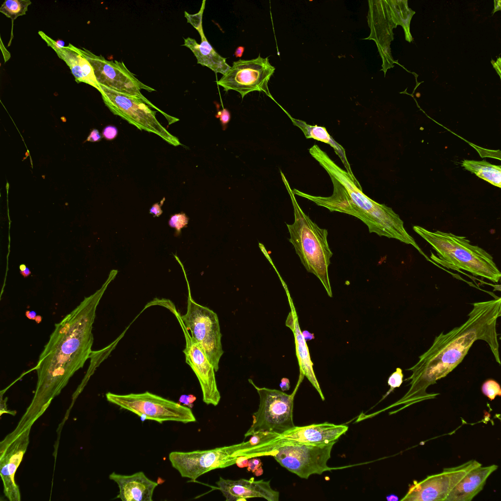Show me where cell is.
<instances>
[{
	"mask_svg": "<svg viewBox=\"0 0 501 501\" xmlns=\"http://www.w3.org/2000/svg\"><path fill=\"white\" fill-rule=\"evenodd\" d=\"M115 277L110 273L99 290L85 297L79 305L55 324L37 365L32 369L37 373L36 387L31 403L17 425L18 428H31L72 376L90 358L96 308L108 284Z\"/></svg>",
	"mask_w": 501,
	"mask_h": 501,
	"instance_id": "6da1fadb",
	"label": "cell"
},
{
	"mask_svg": "<svg viewBox=\"0 0 501 501\" xmlns=\"http://www.w3.org/2000/svg\"><path fill=\"white\" fill-rule=\"evenodd\" d=\"M473 306L464 323L447 334L442 332L435 338L430 349L419 357V361L408 369L412 374L405 381L410 382V387L391 407L404 405L403 409L434 398L438 394H428V387L451 372L478 340L486 341L496 360L500 359L496 323L501 315V301L495 299L476 302Z\"/></svg>",
	"mask_w": 501,
	"mask_h": 501,
	"instance_id": "7a4b0ae2",
	"label": "cell"
},
{
	"mask_svg": "<svg viewBox=\"0 0 501 501\" xmlns=\"http://www.w3.org/2000/svg\"><path fill=\"white\" fill-rule=\"evenodd\" d=\"M334 190L329 197L303 193L302 197L330 211L354 216L366 225L370 233L397 239L411 245L426 257L414 239L407 232L403 221L391 207L373 201L357 185L347 171L341 169L334 178L330 177Z\"/></svg>",
	"mask_w": 501,
	"mask_h": 501,
	"instance_id": "3957f363",
	"label": "cell"
},
{
	"mask_svg": "<svg viewBox=\"0 0 501 501\" xmlns=\"http://www.w3.org/2000/svg\"><path fill=\"white\" fill-rule=\"evenodd\" d=\"M413 230L436 252L435 261L448 269H462L474 275L498 283L501 273L493 257L481 248L473 245L463 236L439 230L431 231L415 226Z\"/></svg>",
	"mask_w": 501,
	"mask_h": 501,
	"instance_id": "277c9868",
	"label": "cell"
},
{
	"mask_svg": "<svg viewBox=\"0 0 501 501\" xmlns=\"http://www.w3.org/2000/svg\"><path fill=\"white\" fill-rule=\"evenodd\" d=\"M292 201L295 221L292 224H287L289 241L307 271L319 280L332 297L328 267L333 253L327 241L328 231L319 227L305 214L294 198Z\"/></svg>",
	"mask_w": 501,
	"mask_h": 501,
	"instance_id": "5b68a950",
	"label": "cell"
},
{
	"mask_svg": "<svg viewBox=\"0 0 501 501\" xmlns=\"http://www.w3.org/2000/svg\"><path fill=\"white\" fill-rule=\"evenodd\" d=\"M106 397L109 402L139 416L142 421L151 420L161 424L172 421L186 424L196 421L191 408L149 391L124 395L109 392Z\"/></svg>",
	"mask_w": 501,
	"mask_h": 501,
	"instance_id": "8992f818",
	"label": "cell"
},
{
	"mask_svg": "<svg viewBox=\"0 0 501 501\" xmlns=\"http://www.w3.org/2000/svg\"><path fill=\"white\" fill-rule=\"evenodd\" d=\"M188 287L187 310L181 318L193 340L201 348L215 371L219 368L224 354L222 334L217 315L209 308L196 303L192 298L189 285L182 264L181 265Z\"/></svg>",
	"mask_w": 501,
	"mask_h": 501,
	"instance_id": "52a82bcc",
	"label": "cell"
},
{
	"mask_svg": "<svg viewBox=\"0 0 501 501\" xmlns=\"http://www.w3.org/2000/svg\"><path fill=\"white\" fill-rule=\"evenodd\" d=\"M249 382L259 396L258 410L252 414V423L244 435V439L260 431L282 435L296 426L293 422L295 392L288 394L282 391L257 387L251 379Z\"/></svg>",
	"mask_w": 501,
	"mask_h": 501,
	"instance_id": "ba28073f",
	"label": "cell"
},
{
	"mask_svg": "<svg viewBox=\"0 0 501 501\" xmlns=\"http://www.w3.org/2000/svg\"><path fill=\"white\" fill-rule=\"evenodd\" d=\"M98 91L104 104L114 114L140 130L158 135L171 145H181L178 138L159 123L156 117V112L141 99L122 94L101 85H99Z\"/></svg>",
	"mask_w": 501,
	"mask_h": 501,
	"instance_id": "9c48e42d",
	"label": "cell"
},
{
	"mask_svg": "<svg viewBox=\"0 0 501 501\" xmlns=\"http://www.w3.org/2000/svg\"><path fill=\"white\" fill-rule=\"evenodd\" d=\"M78 50L90 63L99 85L129 96L139 98L151 108L162 114L168 123L174 120V117L159 110L142 94L140 92L142 89L149 92L156 90L138 80L123 62L107 60L101 55H96L83 47L78 48Z\"/></svg>",
	"mask_w": 501,
	"mask_h": 501,
	"instance_id": "30bf717a",
	"label": "cell"
},
{
	"mask_svg": "<svg viewBox=\"0 0 501 501\" xmlns=\"http://www.w3.org/2000/svg\"><path fill=\"white\" fill-rule=\"evenodd\" d=\"M336 442L309 444L287 440L276 449L272 456L289 471L302 478L308 479L312 475H321L336 469L327 464Z\"/></svg>",
	"mask_w": 501,
	"mask_h": 501,
	"instance_id": "8fae6325",
	"label": "cell"
},
{
	"mask_svg": "<svg viewBox=\"0 0 501 501\" xmlns=\"http://www.w3.org/2000/svg\"><path fill=\"white\" fill-rule=\"evenodd\" d=\"M241 451L242 442L206 450L173 451L169 454V460L182 477L195 481L211 470L236 464Z\"/></svg>",
	"mask_w": 501,
	"mask_h": 501,
	"instance_id": "7c38bea8",
	"label": "cell"
},
{
	"mask_svg": "<svg viewBox=\"0 0 501 501\" xmlns=\"http://www.w3.org/2000/svg\"><path fill=\"white\" fill-rule=\"evenodd\" d=\"M275 68L270 63L268 57L259 55L250 60L239 59L233 62L232 67L217 81V84L228 91L238 92L242 98L250 92H263L272 98L268 84Z\"/></svg>",
	"mask_w": 501,
	"mask_h": 501,
	"instance_id": "4fadbf2b",
	"label": "cell"
},
{
	"mask_svg": "<svg viewBox=\"0 0 501 501\" xmlns=\"http://www.w3.org/2000/svg\"><path fill=\"white\" fill-rule=\"evenodd\" d=\"M481 464L476 460L455 467L444 468L439 474L414 480L402 501H445L450 491L471 470Z\"/></svg>",
	"mask_w": 501,
	"mask_h": 501,
	"instance_id": "5bb4252c",
	"label": "cell"
},
{
	"mask_svg": "<svg viewBox=\"0 0 501 501\" xmlns=\"http://www.w3.org/2000/svg\"><path fill=\"white\" fill-rule=\"evenodd\" d=\"M163 306L169 309L177 318L183 331L185 340V346L183 350L185 362L190 366L199 382L203 394V400L207 405L217 406L221 399L218 388L215 370L204 352L192 338L186 329L180 314L170 300L166 301Z\"/></svg>",
	"mask_w": 501,
	"mask_h": 501,
	"instance_id": "9a60e30c",
	"label": "cell"
},
{
	"mask_svg": "<svg viewBox=\"0 0 501 501\" xmlns=\"http://www.w3.org/2000/svg\"><path fill=\"white\" fill-rule=\"evenodd\" d=\"M30 429H14L0 443V474L4 494L10 501H21L20 489L14 478L29 444Z\"/></svg>",
	"mask_w": 501,
	"mask_h": 501,
	"instance_id": "2e32d148",
	"label": "cell"
},
{
	"mask_svg": "<svg viewBox=\"0 0 501 501\" xmlns=\"http://www.w3.org/2000/svg\"><path fill=\"white\" fill-rule=\"evenodd\" d=\"M216 484L227 501H246L252 498L279 501V493L271 487L270 481L256 480L253 478L232 480L220 477Z\"/></svg>",
	"mask_w": 501,
	"mask_h": 501,
	"instance_id": "e0dca14e",
	"label": "cell"
},
{
	"mask_svg": "<svg viewBox=\"0 0 501 501\" xmlns=\"http://www.w3.org/2000/svg\"><path fill=\"white\" fill-rule=\"evenodd\" d=\"M38 34L47 45L51 47L57 56L68 66L77 83H86L99 91V85L96 80L93 69L88 60L79 53L77 47L70 44L67 46H63L42 31H39Z\"/></svg>",
	"mask_w": 501,
	"mask_h": 501,
	"instance_id": "ac0fdd59",
	"label": "cell"
},
{
	"mask_svg": "<svg viewBox=\"0 0 501 501\" xmlns=\"http://www.w3.org/2000/svg\"><path fill=\"white\" fill-rule=\"evenodd\" d=\"M348 426L328 422L304 426H295L282 434L288 440L309 444L337 442L348 430Z\"/></svg>",
	"mask_w": 501,
	"mask_h": 501,
	"instance_id": "d6986e66",
	"label": "cell"
},
{
	"mask_svg": "<svg viewBox=\"0 0 501 501\" xmlns=\"http://www.w3.org/2000/svg\"><path fill=\"white\" fill-rule=\"evenodd\" d=\"M109 478L116 482L119 493L116 498L123 501H152L154 491L158 483L148 478L143 472L131 475L113 472Z\"/></svg>",
	"mask_w": 501,
	"mask_h": 501,
	"instance_id": "ffe728a7",
	"label": "cell"
},
{
	"mask_svg": "<svg viewBox=\"0 0 501 501\" xmlns=\"http://www.w3.org/2000/svg\"><path fill=\"white\" fill-rule=\"evenodd\" d=\"M498 466L482 465L469 472L450 491L445 501H471L480 492L487 478Z\"/></svg>",
	"mask_w": 501,
	"mask_h": 501,
	"instance_id": "44dd1931",
	"label": "cell"
},
{
	"mask_svg": "<svg viewBox=\"0 0 501 501\" xmlns=\"http://www.w3.org/2000/svg\"><path fill=\"white\" fill-rule=\"evenodd\" d=\"M201 38L199 44L195 39L188 37L184 40L183 46L189 48L197 60V63L207 67L215 73L225 74L230 69L226 58L222 57L207 40L203 29L198 32Z\"/></svg>",
	"mask_w": 501,
	"mask_h": 501,
	"instance_id": "7402d4cb",
	"label": "cell"
},
{
	"mask_svg": "<svg viewBox=\"0 0 501 501\" xmlns=\"http://www.w3.org/2000/svg\"><path fill=\"white\" fill-rule=\"evenodd\" d=\"M247 441L242 442L241 456L248 459L262 456H272L276 449L287 439L282 435L268 431L258 432Z\"/></svg>",
	"mask_w": 501,
	"mask_h": 501,
	"instance_id": "603a6c76",
	"label": "cell"
},
{
	"mask_svg": "<svg viewBox=\"0 0 501 501\" xmlns=\"http://www.w3.org/2000/svg\"><path fill=\"white\" fill-rule=\"evenodd\" d=\"M286 325L292 330L294 334L296 355L301 373L308 379L319 392L322 400H324L323 395L313 371V363L310 359L306 342L302 335L297 317L293 308L287 317Z\"/></svg>",
	"mask_w": 501,
	"mask_h": 501,
	"instance_id": "cb8c5ba5",
	"label": "cell"
},
{
	"mask_svg": "<svg viewBox=\"0 0 501 501\" xmlns=\"http://www.w3.org/2000/svg\"><path fill=\"white\" fill-rule=\"evenodd\" d=\"M294 124L298 126L303 132L307 138H313L329 144L333 148L336 154L339 157L346 168L347 173L352 178L357 181L351 170L350 165L347 159L345 150L338 143L328 134L324 127L307 124L304 121L293 119Z\"/></svg>",
	"mask_w": 501,
	"mask_h": 501,
	"instance_id": "d4e9b609",
	"label": "cell"
},
{
	"mask_svg": "<svg viewBox=\"0 0 501 501\" xmlns=\"http://www.w3.org/2000/svg\"><path fill=\"white\" fill-rule=\"evenodd\" d=\"M462 166L491 184L501 187L500 165L492 164L485 160L476 161L464 159L462 162Z\"/></svg>",
	"mask_w": 501,
	"mask_h": 501,
	"instance_id": "484cf974",
	"label": "cell"
},
{
	"mask_svg": "<svg viewBox=\"0 0 501 501\" xmlns=\"http://www.w3.org/2000/svg\"><path fill=\"white\" fill-rule=\"evenodd\" d=\"M31 4L30 0H6L1 4L0 12L14 21L19 16L25 15Z\"/></svg>",
	"mask_w": 501,
	"mask_h": 501,
	"instance_id": "4316f807",
	"label": "cell"
},
{
	"mask_svg": "<svg viewBox=\"0 0 501 501\" xmlns=\"http://www.w3.org/2000/svg\"><path fill=\"white\" fill-rule=\"evenodd\" d=\"M481 391L490 401L494 400L497 396H501V388L500 384L493 379H488L483 383L481 386Z\"/></svg>",
	"mask_w": 501,
	"mask_h": 501,
	"instance_id": "83f0119b",
	"label": "cell"
},
{
	"mask_svg": "<svg viewBox=\"0 0 501 501\" xmlns=\"http://www.w3.org/2000/svg\"><path fill=\"white\" fill-rule=\"evenodd\" d=\"M205 0L203 1L201 7L198 13L191 15L187 12H184L185 17L187 19V23H190L199 32L203 29L202 26V17L205 7Z\"/></svg>",
	"mask_w": 501,
	"mask_h": 501,
	"instance_id": "f1b7e54d",
	"label": "cell"
},
{
	"mask_svg": "<svg viewBox=\"0 0 501 501\" xmlns=\"http://www.w3.org/2000/svg\"><path fill=\"white\" fill-rule=\"evenodd\" d=\"M403 378L402 370L400 368H397L396 371L392 373L388 378L387 383L390 386V389L383 396L381 400L393 391L395 388L400 387L403 383Z\"/></svg>",
	"mask_w": 501,
	"mask_h": 501,
	"instance_id": "f546056e",
	"label": "cell"
},
{
	"mask_svg": "<svg viewBox=\"0 0 501 501\" xmlns=\"http://www.w3.org/2000/svg\"><path fill=\"white\" fill-rule=\"evenodd\" d=\"M188 219L185 213L176 214L171 216L168 224L170 227L175 228L177 231L180 232L181 229L187 225Z\"/></svg>",
	"mask_w": 501,
	"mask_h": 501,
	"instance_id": "4dcf8cb0",
	"label": "cell"
},
{
	"mask_svg": "<svg viewBox=\"0 0 501 501\" xmlns=\"http://www.w3.org/2000/svg\"><path fill=\"white\" fill-rule=\"evenodd\" d=\"M261 466L262 462L260 459L252 457L248 460L247 470L249 471L252 472L257 476H260L263 473V469Z\"/></svg>",
	"mask_w": 501,
	"mask_h": 501,
	"instance_id": "1f68e13d",
	"label": "cell"
},
{
	"mask_svg": "<svg viewBox=\"0 0 501 501\" xmlns=\"http://www.w3.org/2000/svg\"><path fill=\"white\" fill-rule=\"evenodd\" d=\"M118 134V130L113 125L105 127L102 131L103 137L107 140H112L115 138Z\"/></svg>",
	"mask_w": 501,
	"mask_h": 501,
	"instance_id": "d6a6232c",
	"label": "cell"
},
{
	"mask_svg": "<svg viewBox=\"0 0 501 501\" xmlns=\"http://www.w3.org/2000/svg\"><path fill=\"white\" fill-rule=\"evenodd\" d=\"M196 400V397L192 394L182 395L179 400V403H182L184 406L192 408L194 405L193 403Z\"/></svg>",
	"mask_w": 501,
	"mask_h": 501,
	"instance_id": "836d02e7",
	"label": "cell"
},
{
	"mask_svg": "<svg viewBox=\"0 0 501 501\" xmlns=\"http://www.w3.org/2000/svg\"><path fill=\"white\" fill-rule=\"evenodd\" d=\"M216 117L219 118L223 127H225L230 120V114L227 109H223L222 110L218 111Z\"/></svg>",
	"mask_w": 501,
	"mask_h": 501,
	"instance_id": "e575fe53",
	"label": "cell"
},
{
	"mask_svg": "<svg viewBox=\"0 0 501 501\" xmlns=\"http://www.w3.org/2000/svg\"><path fill=\"white\" fill-rule=\"evenodd\" d=\"M4 392L5 391L4 390H1L0 391V415H1L4 413H7L12 415H15L16 413V411L15 410H8L6 407V403L7 401V397H6L3 399L2 398L3 394Z\"/></svg>",
	"mask_w": 501,
	"mask_h": 501,
	"instance_id": "d590c367",
	"label": "cell"
},
{
	"mask_svg": "<svg viewBox=\"0 0 501 501\" xmlns=\"http://www.w3.org/2000/svg\"><path fill=\"white\" fill-rule=\"evenodd\" d=\"M164 200V198L162 200V202L160 205L159 203H156L154 204L149 210V213L154 215V217H159L162 213V210L161 209V205Z\"/></svg>",
	"mask_w": 501,
	"mask_h": 501,
	"instance_id": "8d00e7d4",
	"label": "cell"
},
{
	"mask_svg": "<svg viewBox=\"0 0 501 501\" xmlns=\"http://www.w3.org/2000/svg\"><path fill=\"white\" fill-rule=\"evenodd\" d=\"M101 138L102 137L98 130L93 129L89 134L86 140L91 142H96L99 141Z\"/></svg>",
	"mask_w": 501,
	"mask_h": 501,
	"instance_id": "74e56055",
	"label": "cell"
},
{
	"mask_svg": "<svg viewBox=\"0 0 501 501\" xmlns=\"http://www.w3.org/2000/svg\"><path fill=\"white\" fill-rule=\"evenodd\" d=\"M279 386L282 391L288 390L290 387L289 380L286 378H283L281 380Z\"/></svg>",
	"mask_w": 501,
	"mask_h": 501,
	"instance_id": "f35d334b",
	"label": "cell"
},
{
	"mask_svg": "<svg viewBox=\"0 0 501 501\" xmlns=\"http://www.w3.org/2000/svg\"><path fill=\"white\" fill-rule=\"evenodd\" d=\"M19 269L21 274L24 277L28 276L31 273L29 269L24 264H21L19 267Z\"/></svg>",
	"mask_w": 501,
	"mask_h": 501,
	"instance_id": "ab89813d",
	"label": "cell"
},
{
	"mask_svg": "<svg viewBox=\"0 0 501 501\" xmlns=\"http://www.w3.org/2000/svg\"><path fill=\"white\" fill-rule=\"evenodd\" d=\"M249 459L244 456H240L238 458L236 464L240 467H246L248 465Z\"/></svg>",
	"mask_w": 501,
	"mask_h": 501,
	"instance_id": "60d3db41",
	"label": "cell"
},
{
	"mask_svg": "<svg viewBox=\"0 0 501 501\" xmlns=\"http://www.w3.org/2000/svg\"><path fill=\"white\" fill-rule=\"evenodd\" d=\"M301 333H302V336H303V338H304V340H305V341L306 342L310 341V340H311L312 339H314L315 338L314 334L309 333L307 330H304L303 332H301Z\"/></svg>",
	"mask_w": 501,
	"mask_h": 501,
	"instance_id": "b9f144b4",
	"label": "cell"
},
{
	"mask_svg": "<svg viewBox=\"0 0 501 501\" xmlns=\"http://www.w3.org/2000/svg\"><path fill=\"white\" fill-rule=\"evenodd\" d=\"M245 50V47L242 46H239L236 49L234 55L236 57H241Z\"/></svg>",
	"mask_w": 501,
	"mask_h": 501,
	"instance_id": "7bdbcfd3",
	"label": "cell"
},
{
	"mask_svg": "<svg viewBox=\"0 0 501 501\" xmlns=\"http://www.w3.org/2000/svg\"><path fill=\"white\" fill-rule=\"evenodd\" d=\"M25 315L26 317L30 319L36 320V319L37 317L36 313L34 311H27L25 313Z\"/></svg>",
	"mask_w": 501,
	"mask_h": 501,
	"instance_id": "ee69618b",
	"label": "cell"
},
{
	"mask_svg": "<svg viewBox=\"0 0 501 501\" xmlns=\"http://www.w3.org/2000/svg\"><path fill=\"white\" fill-rule=\"evenodd\" d=\"M386 499L388 501H397L399 500L398 497L394 495L390 494L386 497Z\"/></svg>",
	"mask_w": 501,
	"mask_h": 501,
	"instance_id": "f6af8a7d",
	"label": "cell"
},
{
	"mask_svg": "<svg viewBox=\"0 0 501 501\" xmlns=\"http://www.w3.org/2000/svg\"><path fill=\"white\" fill-rule=\"evenodd\" d=\"M387 51H388V48L387 47H385V48L384 49V53H387Z\"/></svg>",
	"mask_w": 501,
	"mask_h": 501,
	"instance_id": "bcb514c9",
	"label": "cell"
}]
</instances>
